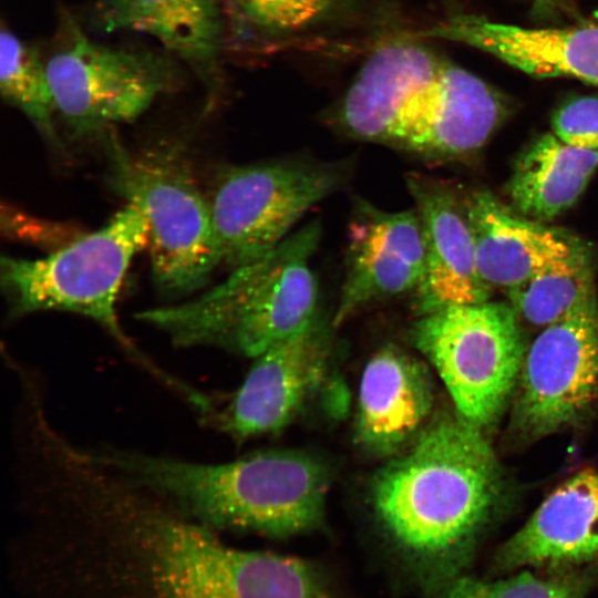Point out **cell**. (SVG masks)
Listing matches in <instances>:
<instances>
[{
  "mask_svg": "<svg viewBox=\"0 0 598 598\" xmlns=\"http://www.w3.org/2000/svg\"><path fill=\"white\" fill-rule=\"evenodd\" d=\"M424 267V241L415 209L388 212L360 199L349 223L344 278L332 326L372 303L414 295Z\"/></svg>",
  "mask_w": 598,
  "mask_h": 598,
  "instance_id": "12",
  "label": "cell"
},
{
  "mask_svg": "<svg viewBox=\"0 0 598 598\" xmlns=\"http://www.w3.org/2000/svg\"><path fill=\"white\" fill-rule=\"evenodd\" d=\"M551 130L568 145L598 151V96L567 101L554 113Z\"/></svg>",
  "mask_w": 598,
  "mask_h": 598,
  "instance_id": "25",
  "label": "cell"
},
{
  "mask_svg": "<svg viewBox=\"0 0 598 598\" xmlns=\"http://www.w3.org/2000/svg\"><path fill=\"white\" fill-rule=\"evenodd\" d=\"M320 238V221L313 219L209 290L142 310L136 319L177 348L210 347L255 359L320 317L311 266Z\"/></svg>",
  "mask_w": 598,
  "mask_h": 598,
  "instance_id": "4",
  "label": "cell"
},
{
  "mask_svg": "<svg viewBox=\"0 0 598 598\" xmlns=\"http://www.w3.org/2000/svg\"><path fill=\"white\" fill-rule=\"evenodd\" d=\"M406 186L425 249L423 280L413 295L416 316L488 301L493 288L478 268L465 204L445 185L419 173L408 174Z\"/></svg>",
  "mask_w": 598,
  "mask_h": 598,
  "instance_id": "13",
  "label": "cell"
},
{
  "mask_svg": "<svg viewBox=\"0 0 598 598\" xmlns=\"http://www.w3.org/2000/svg\"><path fill=\"white\" fill-rule=\"evenodd\" d=\"M434 389L427 367L396 346L367 362L359 383L354 439L364 451L393 457L433 416Z\"/></svg>",
  "mask_w": 598,
  "mask_h": 598,
  "instance_id": "14",
  "label": "cell"
},
{
  "mask_svg": "<svg viewBox=\"0 0 598 598\" xmlns=\"http://www.w3.org/2000/svg\"><path fill=\"white\" fill-rule=\"evenodd\" d=\"M598 400V301L592 295L528 344L507 434L532 443L575 427Z\"/></svg>",
  "mask_w": 598,
  "mask_h": 598,
  "instance_id": "9",
  "label": "cell"
},
{
  "mask_svg": "<svg viewBox=\"0 0 598 598\" xmlns=\"http://www.w3.org/2000/svg\"><path fill=\"white\" fill-rule=\"evenodd\" d=\"M539 1L540 3H544V2H547L548 0H537Z\"/></svg>",
  "mask_w": 598,
  "mask_h": 598,
  "instance_id": "26",
  "label": "cell"
},
{
  "mask_svg": "<svg viewBox=\"0 0 598 598\" xmlns=\"http://www.w3.org/2000/svg\"><path fill=\"white\" fill-rule=\"evenodd\" d=\"M243 29L265 37H303L363 18L377 0H229Z\"/></svg>",
  "mask_w": 598,
  "mask_h": 598,
  "instance_id": "22",
  "label": "cell"
},
{
  "mask_svg": "<svg viewBox=\"0 0 598 598\" xmlns=\"http://www.w3.org/2000/svg\"><path fill=\"white\" fill-rule=\"evenodd\" d=\"M349 168L346 161L287 157L224 169L208 199L221 262L235 269L268 254L346 185Z\"/></svg>",
  "mask_w": 598,
  "mask_h": 598,
  "instance_id": "8",
  "label": "cell"
},
{
  "mask_svg": "<svg viewBox=\"0 0 598 598\" xmlns=\"http://www.w3.org/2000/svg\"><path fill=\"white\" fill-rule=\"evenodd\" d=\"M591 576L565 574L539 577L528 569L494 580L462 576L431 598H584Z\"/></svg>",
  "mask_w": 598,
  "mask_h": 598,
  "instance_id": "24",
  "label": "cell"
},
{
  "mask_svg": "<svg viewBox=\"0 0 598 598\" xmlns=\"http://www.w3.org/2000/svg\"><path fill=\"white\" fill-rule=\"evenodd\" d=\"M148 243L143 213L132 204L103 227L39 259L2 257L1 286L11 318L38 311H66L100 324L140 368L190 400L196 388L161 368L123 330L116 310L133 257Z\"/></svg>",
  "mask_w": 598,
  "mask_h": 598,
  "instance_id": "5",
  "label": "cell"
},
{
  "mask_svg": "<svg viewBox=\"0 0 598 598\" xmlns=\"http://www.w3.org/2000/svg\"><path fill=\"white\" fill-rule=\"evenodd\" d=\"M95 456L212 528L283 538L324 522L330 468L317 455L271 450L202 463L112 445Z\"/></svg>",
  "mask_w": 598,
  "mask_h": 598,
  "instance_id": "3",
  "label": "cell"
},
{
  "mask_svg": "<svg viewBox=\"0 0 598 598\" xmlns=\"http://www.w3.org/2000/svg\"><path fill=\"white\" fill-rule=\"evenodd\" d=\"M109 182L148 226L153 282L176 298L202 289L221 262L209 203L177 145L131 152L109 138Z\"/></svg>",
  "mask_w": 598,
  "mask_h": 598,
  "instance_id": "6",
  "label": "cell"
},
{
  "mask_svg": "<svg viewBox=\"0 0 598 598\" xmlns=\"http://www.w3.org/2000/svg\"><path fill=\"white\" fill-rule=\"evenodd\" d=\"M508 303L522 323L545 328L596 295L587 248L537 271L506 289Z\"/></svg>",
  "mask_w": 598,
  "mask_h": 598,
  "instance_id": "21",
  "label": "cell"
},
{
  "mask_svg": "<svg viewBox=\"0 0 598 598\" xmlns=\"http://www.w3.org/2000/svg\"><path fill=\"white\" fill-rule=\"evenodd\" d=\"M45 70L55 111L78 136L135 120L178 80L167 55L105 47L75 25Z\"/></svg>",
  "mask_w": 598,
  "mask_h": 598,
  "instance_id": "10",
  "label": "cell"
},
{
  "mask_svg": "<svg viewBox=\"0 0 598 598\" xmlns=\"http://www.w3.org/2000/svg\"><path fill=\"white\" fill-rule=\"evenodd\" d=\"M81 511L89 539L122 558L145 598H332L310 563L231 547L118 472L89 480Z\"/></svg>",
  "mask_w": 598,
  "mask_h": 598,
  "instance_id": "1",
  "label": "cell"
},
{
  "mask_svg": "<svg viewBox=\"0 0 598 598\" xmlns=\"http://www.w3.org/2000/svg\"><path fill=\"white\" fill-rule=\"evenodd\" d=\"M506 112L496 90L447 61L429 106L393 146L433 162L462 158L487 142Z\"/></svg>",
  "mask_w": 598,
  "mask_h": 598,
  "instance_id": "17",
  "label": "cell"
},
{
  "mask_svg": "<svg viewBox=\"0 0 598 598\" xmlns=\"http://www.w3.org/2000/svg\"><path fill=\"white\" fill-rule=\"evenodd\" d=\"M598 168V151L574 147L553 132L530 142L518 155L506 185L512 208L546 223L568 210Z\"/></svg>",
  "mask_w": 598,
  "mask_h": 598,
  "instance_id": "20",
  "label": "cell"
},
{
  "mask_svg": "<svg viewBox=\"0 0 598 598\" xmlns=\"http://www.w3.org/2000/svg\"><path fill=\"white\" fill-rule=\"evenodd\" d=\"M598 557V472L581 470L558 485L502 544L493 568L508 574L565 569Z\"/></svg>",
  "mask_w": 598,
  "mask_h": 598,
  "instance_id": "15",
  "label": "cell"
},
{
  "mask_svg": "<svg viewBox=\"0 0 598 598\" xmlns=\"http://www.w3.org/2000/svg\"><path fill=\"white\" fill-rule=\"evenodd\" d=\"M423 34L471 45L535 78L598 84V24L524 28L458 14Z\"/></svg>",
  "mask_w": 598,
  "mask_h": 598,
  "instance_id": "16",
  "label": "cell"
},
{
  "mask_svg": "<svg viewBox=\"0 0 598 598\" xmlns=\"http://www.w3.org/2000/svg\"><path fill=\"white\" fill-rule=\"evenodd\" d=\"M411 340L454 410L489 433L511 405L528 341L508 302L455 305L419 316Z\"/></svg>",
  "mask_w": 598,
  "mask_h": 598,
  "instance_id": "7",
  "label": "cell"
},
{
  "mask_svg": "<svg viewBox=\"0 0 598 598\" xmlns=\"http://www.w3.org/2000/svg\"><path fill=\"white\" fill-rule=\"evenodd\" d=\"M330 328L321 316L300 332L255 358L247 377L206 423L237 441L290 424L324 382L331 358Z\"/></svg>",
  "mask_w": 598,
  "mask_h": 598,
  "instance_id": "11",
  "label": "cell"
},
{
  "mask_svg": "<svg viewBox=\"0 0 598 598\" xmlns=\"http://www.w3.org/2000/svg\"><path fill=\"white\" fill-rule=\"evenodd\" d=\"M465 210L481 275L492 288L516 286L587 248L565 230L519 215L488 190L472 194Z\"/></svg>",
  "mask_w": 598,
  "mask_h": 598,
  "instance_id": "18",
  "label": "cell"
},
{
  "mask_svg": "<svg viewBox=\"0 0 598 598\" xmlns=\"http://www.w3.org/2000/svg\"><path fill=\"white\" fill-rule=\"evenodd\" d=\"M0 90L2 96L30 120L47 142L59 145L54 125L56 111L45 62L35 48L6 27L0 34Z\"/></svg>",
  "mask_w": 598,
  "mask_h": 598,
  "instance_id": "23",
  "label": "cell"
},
{
  "mask_svg": "<svg viewBox=\"0 0 598 598\" xmlns=\"http://www.w3.org/2000/svg\"><path fill=\"white\" fill-rule=\"evenodd\" d=\"M511 498L488 433L455 410L433 415L371 485L381 529L433 594L464 576Z\"/></svg>",
  "mask_w": 598,
  "mask_h": 598,
  "instance_id": "2",
  "label": "cell"
},
{
  "mask_svg": "<svg viewBox=\"0 0 598 598\" xmlns=\"http://www.w3.org/2000/svg\"><path fill=\"white\" fill-rule=\"evenodd\" d=\"M91 21L106 33L148 34L206 84L215 81L224 37L218 0H99Z\"/></svg>",
  "mask_w": 598,
  "mask_h": 598,
  "instance_id": "19",
  "label": "cell"
}]
</instances>
